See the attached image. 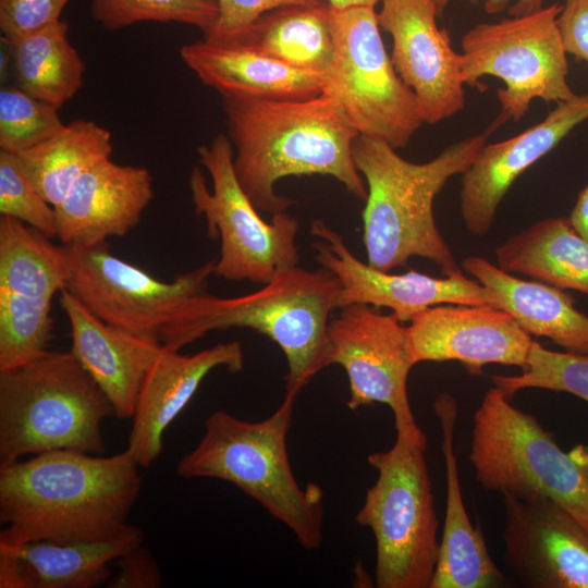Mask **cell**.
I'll return each instance as SVG.
<instances>
[{
  "label": "cell",
  "instance_id": "cell-27",
  "mask_svg": "<svg viewBox=\"0 0 588 588\" xmlns=\"http://www.w3.org/2000/svg\"><path fill=\"white\" fill-rule=\"evenodd\" d=\"M330 7H286L259 16L234 42L321 76L333 58Z\"/></svg>",
  "mask_w": 588,
  "mask_h": 588
},
{
  "label": "cell",
  "instance_id": "cell-9",
  "mask_svg": "<svg viewBox=\"0 0 588 588\" xmlns=\"http://www.w3.org/2000/svg\"><path fill=\"white\" fill-rule=\"evenodd\" d=\"M198 156L212 191L198 167L191 173L189 188L195 212L207 222V234L220 238L213 274L266 284L279 271L297 266L298 221L286 211L272 215L270 222L260 217L236 177L229 136L218 134L198 148Z\"/></svg>",
  "mask_w": 588,
  "mask_h": 588
},
{
  "label": "cell",
  "instance_id": "cell-41",
  "mask_svg": "<svg viewBox=\"0 0 588 588\" xmlns=\"http://www.w3.org/2000/svg\"><path fill=\"white\" fill-rule=\"evenodd\" d=\"M568 219L574 229L588 241V185L579 193Z\"/></svg>",
  "mask_w": 588,
  "mask_h": 588
},
{
  "label": "cell",
  "instance_id": "cell-37",
  "mask_svg": "<svg viewBox=\"0 0 588 588\" xmlns=\"http://www.w3.org/2000/svg\"><path fill=\"white\" fill-rule=\"evenodd\" d=\"M71 0H0V29L14 40L60 21Z\"/></svg>",
  "mask_w": 588,
  "mask_h": 588
},
{
  "label": "cell",
  "instance_id": "cell-38",
  "mask_svg": "<svg viewBox=\"0 0 588 588\" xmlns=\"http://www.w3.org/2000/svg\"><path fill=\"white\" fill-rule=\"evenodd\" d=\"M119 571L107 583L109 588H158L161 571L149 550L142 544L118 560Z\"/></svg>",
  "mask_w": 588,
  "mask_h": 588
},
{
  "label": "cell",
  "instance_id": "cell-25",
  "mask_svg": "<svg viewBox=\"0 0 588 588\" xmlns=\"http://www.w3.org/2000/svg\"><path fill=\"white\" fill-rule=\"evenodd\" d=\"M463 269L493 297V306L510 313L529 335L544 336L566 352L588 355V316L573 296L541 281H528L480 256L463 260Z\"/></svg>",
  "mask_w": 588,
  "mask_h": 588
},
{
  "label": "cell",
  "instance_id": "cell-12",
  "mask_svg": "<svg viewBox=\"0 0 588 588\" xmlns=\"http://www.w3.org/2000/svg\"><path fill=\"white\" fill-rule=\"evenodd\" d=\"M64 247L70 266L66 290L106 323L157 340L196 295L207 291L216 260L164 282L114 256L106 243Z\"/></svg>",
  "mask_w": 588,
  "mask_h": 588
},
{
  "label": "cell",
  "instance_id": "cell-39",
  "mask_svg": "<svg viewBox=\"0 0 588 588\" xmlns=\"http://www.w3.org/2000/svg\"><path fill=\"white\" fill-rule=\"evenodd\" d=\"M558 26L566 53L588 64V0H563Z\"/></svg>",
  "mask_w": 588,
  "mask_h": 588
},
{
  "label": "cell",
  "instance_id": "cell-42",
  "mask_svg": "<svg viewBox=\"0 0 588 588\" xmlns=\"http://www.w3.org/2000/svg\"><path fill=\"white\" fill-rule=\"evenodd\" d=\"M383 0H328L329 7L335 10H342L353 7H371L375 8Z\"/></svg>",
  "mask_w": 588,
  "mask_h": 588
},
{
  "label": "cell",
  "instance_id": "cell-11",
  "mask_svg": "<svg viewBox=\"0 0 588 588\" xmlns=\"http://www.w3.org/2000/svg\"><path fill=\"white\" fill-rule=\"evenodd\" d=\"M333 58L323 77L359 135L405 147L424 123L413 90L399 76L371 7L329 11Z\"/></svg>",
  "mask_w": 588,
  "mask_h": 588
},
{
  "label": "cell",
  "instance_id": "cell-14",
  "mask_svg": "<svg viewBox=\"0 0 588 588\" xmlns=\"http://www.w3.org/2000/svg\"><path fill=\"white\" fill-rule=\"evenodd\" d=\"M503 562L524 587L588 588V531L546 497L502 494Z\"/></svg>",
  "mask_w": 588,
  "mask_h": 588
},
{
  "label": "cell",
  "instance_id": "cell-15",
  "mask_svg": "<svg viewBox=\"0 0 588 588\" xmlns=\"http://www.w3.org/2000/svg\"><path fill=\"white\" fill-rule=\"evenodd\" d=\"M310 233L317 237L313 245L316 260L339 280L338 308L354 304L387 307L405 322L437 305H493L491 293L464 273L434 278L414 270L402 274L381 271L358 259L342 235L322 220L311 223Z\"/></svg>",
  "mask_w": 588,
  "mask_h": 588
},
{
  "label": "cell",
  "instance_id": "cell-19",
  "mask_svg": "<svg viewBox=\"0 0 588 588\" xmlns=\"http://www.w3.org/2000/svg\"><path fill=\"white\" fill-rule=\"evenodd\" d=\"M244 352L238 341L219 343L192 355L164 345L149 368L132 417L127 450L140 467L160 456L163 434L188 404L203 380L216 368L240 372Z\"/></svg>",
  "mask_w": 588,
  "mask_h": 588
},
{
  "label": "cell",
  "instance_id": "cell-20",
  "mask_svg": "<svg viewBox=\"0 0 588 588\" xmlns=\"http://www.w3.org/2000/svg\"><path fill=\"white\" fill-rule=\"evenodd\" d=\"M152 199V176L147 168L103 159L56 207L57 237L63 245L95 246L108 237L124 236L138 224Z\"/></svg>",
  "mask_w": 588,
  "mask_h": 588
},
{
  "label": "cell",
  "instance_id": "cell-18",
  "mask_svg": "<svg viewBox=\"0 0 588 588\" xmlns=\"http://www.w3.org/2000/svg\"><path fill=\"white\" fill-rule=\"evenodd\" d=\"M588 120V94L558 103L539 123L505 140L485 144L462 174L460 211L467 231L483 236L512 184Z\"/></svg>",
  "mask_w": 588,
  "mask_h": 588
},
{
  "label": "cell",
  "instance_id": "cell-17",
  "mask_svg": "<svg viewBox=\"0 0 588 588\" xmlns=\"http://www.w3.org/2000/svg\"><path fill=\"white\" fill-rule=\"evenodd\" d=\"M406 330L416 364L457 360L471 375L489 364L525 368L534 342L510 313L490 304L428 307Z\"/></svg>",
  "mask_w": 588,
  "mask_h": 588
},
{
  "label": "cell",
  "instance_id": "cell-1",
  "mask_svg": "<svg viewBox=\"0 0 588 588\" xmlns=\"http://www.w3.org/2000/svg\"><path fill=\"white\" fill-rule=\"evenodd\" d=\"M139 467L127 449L60 450L0 466V549L119 536L142 488Z\"/></svg>",
  "mask_w": 588,
  "mask_h": 588
},
{
  "label": "cell",
  "instance_id": "cell-34",
  "mask_svg": "<svg viewBox=\"0 0 588 588\" xmlns=\"http://www.w3.org/2000/svg\"><path fill=\"white\" fill-rule=\"evenodd\" d=\"M59 109L19 86L0 89V150L19 155L53 136L65 124Z\"/></svg>",
  "mask_w": 588,
  "mask_h": 588
},
{
  "label": "cell",
  "instance_id": "cell-29",
  "mask_svg": "<svg viewBox=\"0 0 588 588\" xmlns=\"http://www.w3.org/2000/svg\"><path fill=\"white\" fill-rule=\"evenodd\" d=\"M4 40L16 86L30 96L60 109L82 88L85 63L69 40L65 21Z\"/></svg>",
  "mask_w": 588,
  "mask_h": 588
},
{
  "label": "cell",
  "instance_id": "cell-23",
  "mask_svg": "<svg viewBox=\"0 0 588 588\" xmlns=\"http://www.w3.org/2000/svg\"><path fill=\"white\" fill-rule=\"evenodd\" d=\"M442 432L446 502L439 559L430 588H498L507 579L492 560L481 529L468 517L454 452L457 402L443 392L433 402Z\"/></svg>",
  "mask_w": 588,
  "mask_h": 588
},
{
  "label": "cell",
  "instance_id": "cell-21",
  "mask_svg": "<svg viewBox=\"0 0 588 588\" xmlns=\"http://www.w3.org/2000/svg\"><path fill=\"white\" fill-rule=\"evenodd\" d=\"M59 302L70 323V353L109 399L115 417L132 418L161 342L106 323L66 289L59 293Z\"/></svg>",
  "mask_w": 588,
  "mask_h": 588
},
{
  "label": "cell",
  "instance_id": "cell-6",
  "mask_svg": "<svg viewBox=\"0 0 588 588\" xmlns=\"http://www.w3.org/2000/svg\"><path fill=\"white\" fill-rule=\"evenodd\" d=\"M109 399L70 353L45 351L0 370V466L60 450L105 452Z\"/></svg>",
  "mask_w": 588,
  "mask_h": 588
},
{
  "label": "cell",
  "instance_id": "cell-33",
  "mask_svg": "<svg viewBox=\"0 0 588 588\" xmlns=\"http://www.w3.org/2000/svg\"><path fill=\"white\" fill-rule=\"evenodd\" d=\"M491 381L511 397L524 389L566 392L588 402V355L554 352L532 342L519 375H493Z\"/></svg>",
  "mask_w": 588,
  "mask_h": 588
},
{
  "label": "cell",
  "instance_id": "cell-30",
  "mask_svg": "<svg viewBox=\"0 0 588 588\" xmlns=\"http://www.w3.org/2000/svg\"><path fill=\"white\" fill-rule=\"evenodd\" d=\"M70 266L64 245L24 222L0 218V289L52 301L66 289Z\"/></svg>",
  "mask_w": 588,
  "mask_h": 588
},
{
  "label": "cell",
  "instance_id": "cell-36",
  "mask_svg": "<svg viewBox=\"0 0 588 588\" xmlns=\"http://www.w3.org/2000/svg\"><path fill=\"white\" fill-rule=\"evenodd\" d=\"M219 15L213 29L204 38L229 41L262 14L286 7H326L328 0H216Z\"/></svg>",
  "mask_w": 588,
  "mask_h": 588
},
{
  "label": "cell",
  "instance_id": "cell-8",
  "mask_svg": "<svg viewBox=\"0 0 588 588\" xmlns=\"http://www.w3.org/2000/svg\"><path fill=\"white\" fill-rule=\"evenodd\" d=\"M427 440L396 437L370 453L376 482L355 516L376 541L378 588H430L439 559V519L426 460Z\"/></svg>",
  "mask_w": 588,
  "mask_h": 588
},
{
  "label": "cell",
  "instance_id": "cell-31",
  "mask_svg": "<svg viewBox=\"0 0 588 588\" xmlns=\"http://www.w3.org/2000/svg\"><path fill=\"white\" fill-rule=\"evenodd\" d=\"M52 338L51 301L0 289V370L35 358Z\"/></svg>",
  "mask_w": 588,
  "mask_h": 588
},
{
  "label": "cell",
  "instance_id": "cell-32",
  "mask_svg": "<svg viewBox=\"0 0 588 588\" xmlns=\"http://www.w3.org/2000/svg\"><path fill=\"white\" fill-rule=\"evenodd\" d=\"M93 17L117 30L140 22L180 23L197 27L207 36L215 27L216 0H91Z\"/></svg>",
  "mask_w": 588,
  "mask_h": 588
},
{
  "label": "cell",
  "instance_id": "cell-13",
  "mask_svg": "<svg viewBox=\"0 0 588 588\" xmlns=\"http://www.w3.org/2000/svg\"><path fill=\"white\" fill-rule=\"evenodd\" d=\"M366 304L341 308L328 326L327 365L346 371L352 411L373 403L390 407L396 437L427 440L408 397L407 380L416 365L406 327L394 314L385 315Z\"/></svg>",
  "mask_w": 588,
  "mask_h": 588
},
{
  "label": "cell",
  "instance_id": "cell-3",
  "mask_svg": "<svg viewBox=\"0 0 588 588\" xmlns=\"http://www.w3.org/2000/svg\"><path fill=\"white\" fill-rule=\"evenodd\" d=\"M489 133L466 137L430 161L402 158L388 143L359 135L353 157L367 186L362 212L367 264L381 271L432 261L443 275L463 273L437 226L433 205L448 181L471 164Z\"/></svg>",
  "mask_w": 588,
  "mask_h": 588
},
{
  "label": "cell",
  "instance_id": "cell-22",
  "mask_svg": "<svg viewBox=\"0 0 588 588\" xmlns=\"http://www.w3.org/2000/svg\"><path fill=\"white\" fill-rule=\"evenodd\" d=\"M199 81L222 98L297 100L319 96L323 77L290 66L234 42L207 38L180 48Z\"/></svg>",
  "mask_w": 588,
  "mask_h": 588
},
{
  "label": "cell",
  "instance_id": "cell-5",
  "mask_svg": "<svg viewBox=\"0 0 588 588\" xmlns=\"http://www.w3.org/2000/svg\"><path fill=\"white\" fill-rule=\"evenodd\" d=\"M295 400L284 395L258 421L215 411L197 445L179 461L176 474L234 485L283 524L303 549L315 551L323 537V491L315 483L302 487L290 463L286 439Z\"/></svg>",
  "mask_w": 588,
  "mask_h": 588
},
{
  "label": "cell",
  "instance_id": "cell-2",
  "mask_svg": "<svg viewBox=\"0 0 588 588\" xmlns=\"http://www.w3.org/2000/svg\"><path fill=\"white\" fill-rule=\"evenodd\" d=\"M236 177L258 210L275 215L293 200L277 194L286 176L328 175L365 200L367 186L353 146L359 136L340 105L309 99L222 98Z\"/></svg>",
  "mask_w": 588,
  "mask_h": 588
},
{
  "label": "cell",
  "instance_id": "cell-26",
  "mask_svg": "<svg viewBox=\"0 0 588 588\" xmlns=\"http://www.w3.org/2000/svg\"><path fill=\"white\" fill-rule=\"evenodd\" d=\"M498 266L562 290L588 295V241L566 217H549L495 248Z\"/></svg>",
  "mask_w": 588,
  "mask_h": 588
},
{
  "label": "cell",
  "instance_id": "cell-35",
  "mask_svg": "<svg viewBox=\"0 0 588 588\" xmlns=\"http://www.w3.org/2000/svg\"><path fill=\"white\" fill-rule=\"evenodd\" d=\"M0 215L57 237L56 208L23 172L16 155L0 150Z\"/></svg>",
  "mask_w": 588,
  "mask_h": 588
},
{
  "label": "cell",
  "instance_id": "cell-24",
  "mask_svg": "<svg viewBox=\"0 0 588 588\" xmlns=\"http://www.w3.org/2000/svg\"><path fill=\"white\" fill-rule=\"evenodd\" d=\"M143 541V530L130 525L107 540L32 541L16 549H0V587L94 588L110 580L111 562Z\"/></svg>",
  "mask_w": 588,
  "mask_h": 588
},
{
  "label": "cell",
  "instance_id": "cell-28",
  "mask_svg": "<svg viewBox=\"0 0 588 588\" xmlns=\"http://www.w3.org/2000/svg\"><path fill=\"white\" fill-rule=\"evenodd\" d=\"M112 149L109 130L78 119L16 157L36 189L56 208L90 168L111 157Z\"/></svg>",
  "mask_w": 588,
  "mask_h": 588
},
{
  "label": "cell",
  "instance_id": "cell-16",
  "mask_svg": "<svg viewBox=\"0 0 588 588\" xmlns=\"http://www.w3.org/2000/svg\"><path fill=\"white\" fill-rule=\"evenodd\" d=\"M380 27L392 37V62L413 90L421 120L434 124L465 107L457 53L445 29L438 26L433 0H383Z\"/></svg>",
  "mask_w": 588,
  "mask_h": 588
},
{
  "label": "cell",
  "instance_id": "cell-7",
  "mask_svg": "<svg viewBox=\"0 0 588 588\" xmlns=\"http://www.w3.org/2000/svg\"><path fill=\"white\" fill-rule=\"evenodd\" d=\"M469 462L482 489L549 498L588 531V462L583 445L564 452L535 416L513 406L494 385L474 414Z\"/></svg>",
  "mask_w": 588,
  "mask_h": 588
},
{
  "label": "cell",
  "instance_id": "cell-10",
  "mask_svg": "<svg viewBox=\"0 0 588 588\" xmlns=\"http://www.w3.org/2000/svg\"><path fill=\"white\" fill-rule=\"evenodd\" d=\"M562 4L512 15L499 22L478 23L462 37L460 68L465 85L483 76L504 83L497 96L501 113L492 127L520 120L531 102H563L577 95L568 85V62L558 16Z\"/></svg>",
  "mask_w": 588,
  "mask_h": 588
},
{
  "label": "cell",
  "instance_id": "cell-40",
  "mask_svg": "<svg viewBox=\"0 0 588 588\" xmlns=\"http://www.w3.org/2000/svg\"><path fill=\"white\" fill-rule=\"evenodd\" d=\"M441 15L452 0H433ZM474 2L482 1L483 9L489 14H497L504 10L509 4V0H473ZM544 0H517L510 9L511 15H523L535 12L543 7Z\"/></svg>",
  "mask_w": 588,
  "mask_h": 588
},
{
  "label": "cell",
  "instance_id": "cell-4",
  "mask_svg": "<svg viewBox=\"0 0 588 588\" xmlns=\"http://www.w3.org/2000/svg\"><path fill=\"white\" fill-rule=\"evenodd\" d=\"M339 292V280L326 268H286L246 295L218 297L207 291L196 295L164 327L159 340L180 351L211 331L254 330L283 352L289 367L285 395L296 399L328 367L329 316L338 308Z\"/></svg>",
  "mask_w": 588,
  "mask_h": 588
}]
</instances>
